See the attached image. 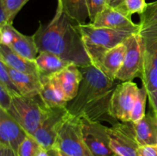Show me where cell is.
Here are the masks:
<instances>
[{
	"label": "cell",
	"mask_w": 157,
	"mask_h": 156,
	"mask_svg": "<svg viewBox=\"0 0 157 156\" xmlns=\"http://www.w3.org/2000/svg\"><path fill=\"white\" fill-rule=\"evenodd\" d=\"M38 53L49 52L79 67L90 65L91 61L83 43L79 25L57 7L50 22H40L33 35Z\"/></svg>",
	"instance_id": "6da1fadb"
},
{
	"label": "cell",
	"mask_w": 157,
	"mask_h": 156,
	"mask_svg": "<svg viewBox=\"0 0 157 156\" xmlns=\"http://www.w3.org/2000/svg\"><path fill=\"white\" fill-rule=\"evenodd\" d=\"M80 70L82 80L77 96L66 106L69 113L93 122L106 121L112 125L118 122L109 113L110 99L117 84L93 64L80 67Z\"/></svg>",
	"instance_id": "7a4b0ae2"
},
{
	"label": "cell",
	"mask_w": 157,
	"mask_h": 156,
	"mask_svg": "<svg viewBox=\"0 0 157 156\" xmlns=\"http://www.w3.org/2000/svg\"><path fill=\"white\" fill-rule=\"evenodd\" d=\"M138 24L143 46L139 78L147 92L151 111L157 116V0L147 3Z\"/></svg>",
	"instance_id": "3957f363"
},
{
	"label": "cell",
	"mask_w": 157,
	"mask_h": 156,
	"mask_svg": "<svg viewBox=\"0 0 157 156\" xmlns=\"http://www.w3.org/2000/svg\"><path fill=\"white\" fill-rule=\"evenodd\" d=\"M78 25L86 51L91 64L96 67L103 56L108 50L123 43L130 35L136 33L131 31L98 28L94 26L91 23Z\"/></svg>",
	"instance_id": "277c9868"
},
{
	"label": "cell",
	"mask_w": 157,
	"mask_h": 156,
	"mask_svg": "<svg viewBox=\"0 0 157 156\" xmlns=\"http://www.w3.org/2000/svg\"><path fill=\"white\" fill-rule=\"evenodd\" d=\"M11 94L12 102L7 112L28 134L32 136L46 117L49 109L46 107L40 96L28 97L18 93Z\"/></svg>",
	"instance_id": "5b68a950"
},
{
	"label": "cell",
	"mask_w": 157,
	"mask_h": 156,
	"mask_svg": "<svg viewBox=\"0 0 157 156\" xmlns=\"http://www.w3.org/2000/svg\"><path fill=\"white\" fill-rule=\"evenodd\" d=\"M54 148L70 156H94L84 142L81 118L71 115L58 133Z\"/></svg>",
	"instance_id": "8992f818"
},
{
	"label": "cell",
	"mask_w": 157,
	"mask_h": 156,
	"mask_svg": "<svg viewBox=\"0 0 157 156\" xmlns=\"http://www.w3.org/2000/svg\"><path fill=\"white\" fill-rule=\"evenodd\" d=\"M70 116L66 106L49 109L46 117L32 136L44 149L48 151L53 149L58 133Z\"/></svg>",
	"instance_id": "52a82bcc"
},
{
	"label": "cell",
	"mask_w": 157,
	"mask_h": 156,
	"mask_svg": "<svg viewBox=\"0 0 157 156\" xmlns=\"http://www.w3.org/2000/svg\"><path fill=\"white\" fill-rule=\"evenodd\" d=\"M138 90L137 84L133 81L117 84L110 99L109 107L110 116L121 122H130Z\"/></svg>",
	"instance_id": "ba28073f"
},
{
	"label": "cell",
	"mask_w": 157,
	"mask_h": 156,
	"mask_svg": "<svg viewBox=\"0 0 157 156\" xmlns=\"http://www.w3.org/2000/svg\"><path fill=\"white\" fill-rule=\"evenodd\" d=\"M110 147L120 156H139L140 145L132 122H117L107 127Z\"/></svg>",
	"instance_id": "9c48e42d"
},
{
	"label": "cell",
	"mask_w": 157,
	"mask_h": 156,
	"mask_svg": "<svg viewBox=\"0 0 157 156\" xmlns=\"http://www.w3.org/2000/svg\"><path fill=\"white\" fill-rule=\"evenodd\" d=\"M123 43L127 47V52L116 80L121 82L133 81L134 78L139 77L143 63V46L139 32L130 35Z\"/></svg>",
	"instance_id": "30bf717a"
},
{
	"label": "cell",
	"mask_w": 157,
	"mask_h": 156,
	"mask_svg": "<svg viewBox=\"0 0 157 156\" xmlns=\"http://www.w3.org/2000/svg\"><path fill=\"white\" fill-rule=\"evenodd\" d=\"M84 142L94 156H113L115 153L110 147L107 127L99 122L81 119Z\"/></svg>",
	"instance_id": "8fae6325"
},
{
	"label": "cell",
	"mask_w": 157,
	"mask_h": 156,
	"mask_svg": "<svg viewBox=\"0 0 157 156\" xmlns=\"http://www.w3.org/2000/svg\"><path fill=\"white\" fill-rule=\"evenodd\" d=\"M0 44L9 46L17 54L31 61H35L38 54L33 35H23L12 24L0 27Z\"/></svg>",
	"instance_id": "7c38bea8"
},
{
	"label": "cell",
	"mask_w": 157,
	"mask_h": 156,
	"mask_svg": "<svg viewBox=\"0 0 157 156\" xmlns=\"http://www.w3.org/2000/svg\"><path fill=\"white\" fill-rule=\"evenodd\" d=\"M48 76L67 102L77 96L82 80V73L79 67L70 64L61 71Z\"/></svg>",
	"instance_id": "4fadbf2b"
},
{
	"label": "cell",
	"mask_w": 157,
	"mask_h": 156,
	"mask_svg": "<svg viewBox=\"0 0 157 156\" xmlns=\"http://www.w3.org/2000/svg\"><path fill=\"white\" fill-rule=\"evenodd\" d=\"M131 16L122 9L107 6L97 15L91 24L98 28L139 32V24L133 22Z\"/></svg>",
	"instance_id": "5bb4252c"
},
{
	"label": "cell",
	"mask_w": 157,
	"mask_h": 156,
	"mask_svg": "<svg viewBox=\"0 0 157 156\" xmlns=\"http://www.w3.org/2000/svg\"><path fill=\"white\" fill-rule=\"evenodd\" d=\"M28 135L7 111L0 109V145L10 147L17 153L18 147Z\"/></svg>",
	"instance_id": "9a60e30c"
},
{
	"label": "cell",
	"mask_w": 157,
	"mask_h": 156,
	"mask_svg": "<svg viewBox=\"0 0 157 156\" xmlns=\"http://www.w3.org/2000/svg\"><path fill=\"white\" fill-rule=\"evenodd\" d=\"M127 47L121 43L103 56L97 67L112 80H116L117 73L121 68L125 58Z\"/></svg>",
	"instance_id": "2e32d148"
},
{
	"label": "cell",
	"mask_w": 157,
	"mask_h": 156,
	"mask_svg": "<svg viewBox=\"0 0 157 156\" xmlns=\"http://www.w3.org/2000/svg\"><path fill=\"white\" fill-rule=\"evenodd\" d=\"M0 61L17 71L40 76L35 61L24 58L2 44H0Z\"/></svg>",
	"instance_id": "e0dca14e"
},
{
	"label": "cell",
	"mask_w": 157,
	"mask_h": 156,
	"mask_svg": "<svg viewBox=\"0 0 157 156\" xmlns=\"http://www.w3.org/2000/svg\"><path fill=\"white\" fill-rule=\"evenodd\" d=\"M6 67L20 94L28 97L39 96L41 88L40 76L17 71L8 66Z\"/></svg>",
	"instance_id": "ac0fdd59"
},
{
	"label": "cell",
	"mask_w": 157,
	"mask_h": 156,
	"mask_svg": "<svg viewBox=\"0 0 157 156\" xmlns=\"http://www.w3.org/2000/svg\"><path fill=\"white\" fill-rule=\"evenodd\" d=\"M133 127L140 146L157 144V116L153 112L146 114Z\"/></svg>",
	"instance_id": "d6986e66"
},
{
	"label": "cell",
	"mask_w": 157,
	"mask_h": 156,
	"mask_svg": "<svg viewBox=\"0 0 157 156\" xmlns=\"http://www.w3.org/2000/svg\"><path fill=\"white\" fill-rule=\"evenodd\" d=\"M35 62L40 76H52L55 74L61 71L71 64L57 55L46 51L38 53Z\"/></svg>",
	"instance_id": "ffe728a7"
},
{
	"label": "cell",
	"mask_w": 157,
	"mask_h": 156,
	"mask_svg": "<svg viewBox=\"0 0 157 156\" xmlns=\"http://www.w3.org/2000/svg\"><path fill=\"white\" fill-rule=\"evenodd\" d=\"M41 88L40 97L48 109L67 106V102L62 97L48 76H41Z\"/></svg>",
	"instance_id": "44dd1931"
},
{
	"label": "cell",
	"mask_w": 157,
	"mask_h": 156,
	"mask_svg": "<svg viewBox=\"0 0 157 156\" xmlns=\"http://www.w3.org/2000/svg\"><path fill=\"white\" fill-rule=\"evenodd\" d=\"M58 8L78 24H86L88 18L86 0H58Z\"/></svg>",
	"instance_id": "7402d4cb"
},
{
	"label": "cell",
	"mask_w": 157,
	"mask_h": 156,
	"mask_svg": "<svg viewBox=\"0 0 157 156\" xmlns=\"http://www.w3.org/2000/svg\"><path fill=\"white\" fill-rule=\"evenodd\" d=\"M147 99H148L147 92L145 87L142 86L138 90L136 101H135L133 110H132L130 122L135 124L140 121L145 116L146 105H147Z\"/></svg>",
	"instance_id": "603a6c76"
},
{
	"label": "cell",
	"mask_w": 157,
	"mask_h": 156,
	"mask_svg": "<svg viewBox=\"0 0 157 156\" xmlns=\"http://www.w3.org/2000/svg\"><path fill=\"white\" fill-rule=\"evenodd\" d=\"M42 147L32 136L28 135L18 147V156H37Z\"/></svg>",
	"instance_id": "cb8c5ba5"
},
{
	"label": "cell",
	"mask_w": 157,
	"mask_h": 156,
	"mask_svg": "<svg viewBox=\"0 0 157 156\" xmlns=\"http://www.w3.org/2000/svg\"><path fill=\"white\" fill-rule=\"evenodd\" d=\"M147 5L146 0H125L122 6L118 9L125 11L130 15L135 13L140 15L144 12Z\"/></svg>",
	"instance_id": "d4e9b609"
},
{
	"label": "cell",
	"mask_w": 157,
	"mask_h": 156,
	"mask_svg": "<svg viewBox=\"0 0 157 156\" xmlns=\"http://www.w3.org/2000/svg\"><path fill=\"white\" fill-rule=\"evenodd\" d=\"M29 1V0H0V5L7 10L11 20L13 21L17 14Z\"/></svg>",
	"instance_id": "484cf974"
},
{
	"label": "cell",
	"mask_w": 157,
	"mask_h": 156,
	"mask_svg": "<svg viewBox=\"0 0 157 156\" xmlns=\"http://www.w3.org/2000/svg\"><path fill=\"white\" fill-rule=\"evenodd\" d=\"M86 3L90 23L94 20L98 14L107 7V0H86Z\"/></svg>",
	"instance_id": "4316f807"
},
{
	"label": "cell",
	"mask_w": 157,
	"mask_h": 156,
	"mask_svg": "<svg viewBox=\"0 0 157 156\" xmlns=\"http://www.w3.org/2000/svg\"><path fill=\"white\" fill-rule=\"evenodd\" d=\"M0 84L7 88L11 93H19L18 89L15 87V84L13 83L10 75H9L6 65L2 61H0Z\"/></svg>",
	"instance_id": "83f0119b"
},
{
	"label": "cell",
	"mask_w": 157,
	"mask_h": 156,
	"mask_svg": "<svg viewBox=\"0 0 157 156\" xmlns=\"http://www.w3.org/2000/svg\"><path fill=\"white\" fill-rule=\"evenodd\" d=\"M12 102V94L7 88L0 84V109L8 111Z\"/></svg>",
	"instance_id": "f1b7e54d"
},
{
	"label": "cell",
	"mask_w": 157,
	"mask_h": 156,
	"mask_svg": "<svg viewBox=\"0 0 157 156\" xmlns=\"http://www.w3.org/2000/svg\"><path fill=\"white\" fill-rule=\"evenodd\" d=\"M139 156H157V144L140 146L138 149Z\"/></svg>",
	"instance_id": "f546056e"
},
{
	"label": "cell",
	"mask_w": 157,
	"mask_h": 156,
	"mask_svg": "<svg viewBox=\"0 0 157 156\" xmlns=\"http://www.w3.org/2000/svg\"><path fill=\"white\" fill-rule=\"evenodd\" d=\"M0 156H18V154L10 147L0 145Z\"/></svg>",
	"instance_id": "4dcf8cb0"
},
{
	"label": "cell",
	"mask_w": 157,
	"mask_h": 156,
	"mask_svg": "<svg viewBox=\"0 0 157 156\" xmlns=\"http://www.w3.org/2000/svg\"><path fill=\"white\" fill-rule=\"evenodd\" d=\"M124 1L125 0H107V6H109V7L118 9V8L122 6Z\"/></svg>",
	"instance_id": "1f68e13d"
},
{
	"label": "cell",
	"mask_w": 157,
	"mask_h": 156,
	"mask_svg": "<svg viewBox=\"0 0 157 156\" xmlns=\"http://www.w3.org/2000/svg\"><path fill=\"white\" fill-rule=\"evenodd\" d=\"M48 154H49V156H70L64 154V152L56 149V148H53V149L48 151Z\"/></svg>",
	"instance_id": "d6a6232c"
},
{
	"label": "cell",
	"mask_w": 157,
	"mask_h": 156,
	"mask_svg": "<svg viewBox=\"0 0 157 156\" xmlns=\"http://www.w3.org/2000/svg\"><path fill=\"white\" fill-rule=\"evenodd\" d=\"M37 156H49V154H48V151H47V150L44 149V148H41V151H39V153L38 154V155Z\"/></svg>",
	"instance_id": "836d02e7"
},
{
	"label": "cell",
	"mask_w": 157,
	"mask_h": 156,
	"mask_svg": "<svg viewBox=\"0 0 157 156\" xmlns=\"http://www.w3.org/2000/svg\"><path fill=\"white\" fill-rule=\"evenodd\" d=\"M113 156H120V155H119V154H115L114 155H113Z\"/></svg>",
	"instance_id": "e575fe53"
}]
</instances>
